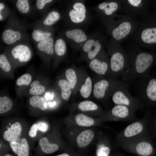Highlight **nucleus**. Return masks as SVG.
<instances>
[{"instance_id":"nucleus-1","label":"nucleus","mask_w":156,"mask_h":156,"mask_svg":"<svg viewBox=\"0 0 156 156\" xmlns=\"http://www.w3.org/2000/svg\"><path fill=\"white\" fill-rule=\"evenodd\" d=\"M127 57L126 68L121 75L122 81L128 84L135 80L148 77L152 67L156 64V56L133 43L125 50Z\"/></svg>"},{"instance_id":"nucleus-3","label":"nucleus","mask_w":156,"mask_h":156,"mask_svg":"<svg viewBox=\"0 0 156 156\" xmlns=\"http://www.w3.org/2000/svg\"><path fill=\"white\" fill-rule=\"evenodd\" d=\"M28 24L12 13L5 25L1 35L3 42L7 47L23 42H29L31 38L27 31Z\"/></svg>"},{"instance_id":"nucleus-17","label":"nucleus","mask_w":156,"mask_h":156,"mask_svg":"<svg viewBox=\"0 0 156 156\" xmlns=\"http://www.w3.org/2000/svg\"><path fill=\"white\" fill-rule=\"evenodd\" d=\"M89 66L92 70L99 75L103 76L109 74L110 61L104 48L94 59L90 61Z\"/></svg>"},{"instance_id":"nucleus-10","label":"nucleus","mask_w":156,"mask_h":156,"mask_svg":"<svg viewBox=\"0 0 156 156\" xmlns=\"http://www.w3.org/2000/svg\"><path fill=\"white\" fill-rule=\"evenodd\" d=\"M4 50L14 69L26 65L31 60L33 54V49L29 42H21L7 47Z\"/></svg>"},{"instance_id":"nucleus-8","label":"nucleus","mask_w":156,"mask_h":156,"mask_svg":"<svg viewBox=\"0 0 156 156\" xmlns=\"http://www.w3.org/2000/svg\"><path fill=\"white\" fill-rule=\"evenodd\" d=\"M143 117L140 119L131 123L121 130L116 137V143L117 145L120 143L140 136L149 134V121L151 111L146 108Z\"/></svg>"},{"instance_id":"nucleus-15","label":"nucleus","mask_w":156,"mask_h":156,"mask_svg":"<svg viewBox=\"0 0 156 156\" xmlns=\"http://www.w3.org/2000/svg\"><path fill=\"white\" fill-rule=\"evenodd\" d=\"M55 35L44 41L34 43L36 52L43 62L44 67L48 68L54 55Z\"/></svg>"},{"instance_id":"nucleus-37","label":"nucleus","mask_w":156,"mask_h":156,"mask_svg":"<svg viewBox=\"0 0 156 156\" xmlns=\"http://www.w3.org/2000/svg\"><path fill=\"white\" fill-rule=\"evenodd\" d=\"M65 76L71 89H73L76 85L77 78L75 70L72 68L67 69L65 71Z\"/></svg>"},{"instance_id":"nucleus-46","label":"nucleus","mask_w":156,"mask_h":156,"mask_svg":"<svg viewBox=\"0 0 156 156\" xmlns=\"http://www.w3.org/2000/svg\"></svg>"},{"instance_id":"nucleus-43","label":"nucleus","mask_w":156,"mask_h":156,"mask_svg":"<svg viewBox=\"0 0 156 156\" xmlns=\"http://www.w3.org/2000/svg\"><path fill=\"white\" fill-rule=\"evenodd\" d=\"M38 129L43 132L46 131L48 129L47 124L45 122H40L37 123Z\"/></svg>"},{"instance_id":"nucleus-28","label":"nucleus","mask_w":156,"mask_h":156,"mask_svg":"<svg viewBox=\"0 0 156 156\" xmlns=\"http://www.w3.org/2000/svg\"><path fill=\"white\" fill-rule=\"evenodd\" d=\"M94 137V133L90 130H87L82 132L77 138L78 146L80 148L86 147L90 143Z\"/></svg>"},{"instance_id":"nucleus-4","label":"nucleus","mask_w":156,"mask_h":156,"mask_svg":"<svg viewBox=\"0 0 156 156\" xmlns=\"http://www.w3.org/2000/svg\"><path fill=\"white\" fill-rule=\"evenodd\" d=\"M62 14V19L69 28H80L87 25L91 20L84 0L69 1Z\"/></svg>"},{"instance_id":"nucleus-36","label":"nucleus","mask_w":156,"mask_h":156,"mask_svg":"<svg viewBox=\"0 0 156 156\" xmlns=\"http://www.w3.org/2000/svg\"><path fill=\"white\" fill-rule=\"evenodd\" d=\"M92 88L91 79L90 77L86 79L84 84L81 86L80 92L81 96L84 98L88 97L91 94Z\"/></svg>"},{"instance_id":"nucleus-45","label":"nucleus","mask_w":156,"mask_h":156,"mask_svg":"<svg viewBox=\"0 0 156 156\" xmlns=\"http://www.w3.org/2000/svg\"><path fill=\"white\" fill-rule=\"evenodd\" d=\"M5 156H11V155H9V154H7V155H6Z\"/></svg>"},{"instance_id":"nucleus-27","label":"nucleus","mask_w":156,"mask_h":156,"mask_svg":"<svg viewBox=\"0 0 156 156\" xmlns=\"http://www.w3.org/2000/svg\"><path fill=\"white\" fill-rule=\"evenodd\" d=\"M10 146L14 153L18 156H28L29 148L26 140L22 139L21 143L16 142H10Z\"/></svg>"},{"instance_id":"nucleus-23","label":"nucleus","mask_w":156,"mask_h":156,"mask_svg":"<svg viewBox=\"0 0 156 156\" xmlns=\"http://www.w3.org/2000/svg\"><path fill=\"white\" fill-rule=\"evenodd\" d=\"M14 70L11 62L4 50L0 55L1 76L3 78L13 80Z\"/></svg>"},{"instance_id":"nucleus-31","label":"nucleus","mask_w":156,"mask_h":156,"mask_svg":"<svg viewBox=\"0 0 156 156\" xmlns=\"http://www.w3.org/2000/svg\"><path fill=\"white\" fill-rule=\"evenodd\" d=\"M29 105L32 107L44 111L47 108V104L44 98L41 96H31L29 99Z\"/></svg>"},{"instance_id":"nucleus-12","label":"nucleus","mask_w":156,"mask_h":156,"mask_svg":"<svg viewBox=\"0 0 156 156\" xmlns=\"http://www.w3.org/2000/svg\"><path fill=\"white\" fill-rule=\"evenodd\" d=\"M117 146L134 151L141 156H150L154 151L153 142L149 134L125 141Z\"/></svg>"},{"instance_id":"nucleus-2","label":"nucleus","mask_w":156,"mask_h":156,"mask_svg":"<svg viewBox=\"0 0 156 156\" xmlns=\"http://www.w3.org/2000/svg\"><path fill=\"white\" fill-rule=\"evenodd\" d=\"M99 19L111 39L120 43L131 35L138 23V19L122 14Z\"/></svg>"},{"instance_id":"nucleus-11","label":"nucleus","mask_w":156,"mask_h":156,"mask_svg":"<svg viewBox=\"0 0 156 156\" xmlns=\"http://www.w3.org/2000/svg\"><path fill=\"white\" fill-rule=\"evenodd\" d=\"M89 34L88 38L81 50L82 59L90 61L104 48V44L107 40L106 36L100 32L95 31Z\"/></svg>"},{"instance_id":"nucleus-32","label":"nucleus","mask_w":156,"mask_h":156,"mask_svg":"<svg viewBox=\"0 0 156 156\" xmlns=\"http://www.w3.org/2000/svg\"><path fill=\"white\" fill-rule=\"evenodd\" d=\"M38 143L42 151L47 154L53 153L57 151L59 148L57 144L50 143L47 139L44 137L40 140Z\"/></svg>"},{"instance_id":"nucleus-9","label":"nucleus","mask_w":156,"mask_h":156,"mask_svg":"<svg viewBox=\"0 0 156 156\" xmlns=\"http://www.w3.org/2000/svg\"><path fill=\"white\" fill-rule=\"evenodd\" d=\"M138 20V26L130 38L133 44L140 48H148L156 43V27L149 26L146 16Z\"/></svg>"},{"instance_id":"nucleus-30","label":"nucleus","mask_w":156,"mask_h":156,"mask_svg":"<svg viewBox=\"0 0 156 156\" xmlns=\"http://www.w3.org/2000/svg\"><path fill=\"white\" fill-rule=\"evenodd\" d=\"M56 0H36L34 10L44 15L49 10L50 7Z\"/></svg>"},{"instance_id":"nucleus-21","label":"nucleus","mask_w":156,"mask_h":156,"mask_svg":"<svg viewBox=\"0 0 156 156\" xmlns=\"http://www.w3.org/2000/svg\"><path fill=\"white\" fill-rule=\"evenodd\" d=\"M33 73L28 72L19 77L15 84V91L18 97L27 95L31 84L34 79Z\"/></svg>"},{"instance_id":"nucleus-40","label":"nucleus","mask_w":156,"mask_h":156,"mask_svg":"<svg viewBox=\"0 0 156 156\" xmlns=\"http://www.w3.org/2000/svg\"><path fill=\"white\" fill-rule=\"evenodd\" d=\"M10 9L3 2H0V21L1 22L8 18L12 13Z\"/></svg>"},{"instance_id":"nucleus-5","label":"nucleus","mask_w":156,"mask_h":156,"mask_svg":"<svg viewBox=\"0 0 156 156\" xmlns=\"http://www.w3.org/2000/svg\"><path fill=\"white\" fill-rule=\"evenodd\" d=\"M133 82L135 97L142 108L153 106L156 109V71L148 77L138 79Z\"/></svg>"},{"instance_id":"nucleus-35","label":"nucleus","mask_w":156,"mask_h":156,"mask_svg":"<svg viewBox=\"0 0 156 156\" xmlns=\"http://www.w3.org/2000/svg\"><path fill=\"white\" fill-rule=\"evenodd\" d=\"M75 120L77 124L80 126H90L93 125L94 123L92 118L82 114H77L75 117Z\"/></svg>"},{"instance_id":"nucleus-29","label":"nucleus","mask_w":156,"mask_h":156,"mask_svg":"<svg viewBox=\"0 0 156 156\" xmlns=\"http://www.w3.org/2000/svg\"><path fill=\"white\" fill-rule=\"evenodd\" d=\"M15 5L18 12L24 15H29L34 10L31 1L30 0H16L15 1Z\"/></svg>"},{"instance_id":"nucleus-24","label":"nucleus","mask_w":156,"mask_h":156,"mask_svg":"<svg viewBox=\"0 0 156 156\" xmlns=\"http://www.w3.org/2000/svg\"><path fill=\"white\" fill-rule=\"evenodd\" d=\"M32 29L31 39L34 43L46 40L54 36L55 29L54 26L49 27H35Z\"/></svg>"},{"instance_id":"nucleus-6","label":"nucleus","mask_w":156,"mask_h":156,"mask_svg":"<svg viewBox=\"0 0 156 156\" xmlns=\"http://www.w3.org/2000/svg\"><path fill=\"white\" fill-rule=\"evenodd\" d=\"M104 47L110 57V70L109 75L114 79L122 74L127 64V53L120 43L112 39L106 40Z\"/></svg>"},{"instance_id":"nucleus-20","label":"nucleus","mask_w":156,"mask_h":156,"mask_svg":"<svg viewBox=\"0 0 156 156\" xmlns=\"http://www.w3.org/2000/svg\"><path fill=\"white\" fill-rule=\"evenodd\" d=\"M49 80L44 74H38L30 84L27 95L42 96L48 88Z\"/></svg>"},{"instance_id":"nucleus-14","label":"nucleus","mask_w":156,"mask_h":156,"mask_svg":"<svg viewBox=\"0 0 156 156\" xmlns=\"http://www.w3.org/2000/svg\"><path fill=\"white\" fill-rule=\"evenodd\" d=\"M71 47L75 50H81L89 37L80 28H68L62 30L59 33Z\"/></svg>"},{"instance_id":"nucleus-44","label":"nucleus","mask_w":156,"mask_h":156,"mask_svg":"<svg viewBox=\"0 0 156 156\" xmlns=\"http://www.w3.org/2000/svg\"><path fill=\"white\" fill-rule=\"evenodd\" d=\"M57 156H69V155L66 153H63L62 154L58 155Z\"/></svg>"},{"instance_id":"nucleus-39","label":"nucleus","mask_w":156,"mask_h":156,"mask_svg":"<svg viewBox=\"0 0 156 156\" xmlns=\"http://www.w3.org/2000/svg\"><path fill=\"white\" fill-rule=\"evenodd\" d=\"M149 131L151 138H156V110L153 115L151 113L149 119Z\"/></svg>"},{"instance_id":"nucleus-34","label":"nucleus","mask_w":156,"mask_h":156,"mask_svg":"<svg viewBox=\"0 0 156 156\" xmlns=\"http://www.w3.org/2000/svg\"><path fill=\"white\" fill-rule=\"evenodd\" d=\"M0 96V114L6 113L10 110L13 105V102L6 94H1Z\"/></svg>"},{"instance_id":"nucleus-38","label":"nucleus","mask_w":156,"mask_h":156,"mask_svg":"<svg viewBox=\"0 0 156 156\" xmlns=\"http://www.w3.org/2000/svg\"><path fill=\"white\" fill-rule=\"evenodd\" d=\"M78 108L82 111L96 110L98 109L97 105L90 101H86L80 102L78 105Z\"/></svg>"},{"instance_id":"nucleus-41","label":"nucleus","mask_w":156,"mask_h":156,"mask_svg":"<svg viewBox=\"0 0 156 156\" xmlns=\"http://www.w3.org/2000/svg\"><path fill=\"white\" fill-rule=\"evenodd\" d=\"M110 151V148L108 146L101 144L97 149L96 154L97 156H108Z\"/></svg>"},{"instance_id":"nucleus-22","label":"nucleus","mask_w":156,"mask_h":156,"mask_svg":"<svg viewBox=\"0 0 156 156\" xmlns=\"http://www.w3.org/2000/svg\"><path fill=\"white\" fill-rule=\"evenodd\" d=\"M66 42L64 38L59 34L54 43L53 66H57L65 56L67 50Z\"/></svg>"},{"instance_id":"nucleus-33","label":"nucleus","mask_w":156,"mask_h":156,"mask_svg":"<svg viewBox=\"0 0 156 156\" xmlns=\"http://www.w3.org/2000/svg\"><path fill=\"white\" fill-rule=\"evenodd\" d=\"M58 85L60 89L62 98L65 101H68L71 92V89L68 82L66 80L61 79L58 80Z\"/></svg>"},{"instance_id":"nucleus-25","label":"nucleus","mask_w":156,"mask_h":156,"mask_svg":"<svg viewBox=\"0 0 156 156\" xmlns=\"http://www.w3.org/2000/svg\"><path fill=\"white\" fill-rule=\"evenodd\" d=\"M112 79H101L94 84L93 95L96 99H104L110 95V89Z\"/></svg>"},{"instance_id":"nucleus-16","label":"nucleus","mask_w":156,"mask_h":156,"mask_svg":"<svg viewBox=\"0 0 156 156\" xmlns=\"http://www.w3.org/2000/svg\"><path fill=\"white\" fill-rule=\"evenodd\" d=\"M122 0H107L92 8L98 14L99 19L112 17L119 11Z\"/></svg>"},{"instance_id":"nucleus-18","label":"nucleus","mask_w":156,"mask_h":156,"mask_svg":"<svg viewBox=\"0 0 156 156\" xmlns=\"http://www.w3.org/2000/svg\"><path fill=\"white\" fill-rule=\"evenodd\" d=\"M111 118L115 121L131 123L138 120L135 112L126 106L115 105L109 113Z\"/></svg>"},{"instance_id":"nucleus-7","label":"nucleus","mask_w":156,"mask_h":156,"mask_svg":"<svg viewBox=\"0 0 156 156\" xmlns=\"http://www.w3.org/2000/svg\"><path fill=\"white\" fill-rule=\"evenodd\" d=\"M128 85L122 81L112 79L110 95L115 105L126 106L135 112L142 108L135 97L129 92Z\"/></svg>"},{"instance_id":"nucleus-42","label":"nucleus","mask_w":156,"mask_h":156,"mask_svg":"<svg viewBox=\"0 0 156 156\" xmlns=\"http://www.w3.org/2000/svg\"><path fill=\"white\" fill-rule=\"evenodd\" d=\"M38 129L37 124H33L31 127L29 132V135L31 137H35L36 134L37 130Z\"/></svg>"},{"instance_id":"nucleus-13","label":"nucleus","mask_w":156,"mask_h":156,"mask_svg":"<svg viewBox=\"0 0 156 156\" xmlns=\"http://www.w3.org/2000/svg\"><path fill=\"white\" fill-rule=\"evenodd\" d=\"M148 2L144 0H122L119 12L135 18L146 16Z\"/></svg>"},{"instance_id":"nucleus-19","label":"nucleus","mask_w":156,"mask_h":156,"mask_svg":"<svg viewBox=\"0 0 156 156\" xmlns=\"http://www.w3.org/2000/svg\"><path fill=\"white\" fill-rule=\"evenodd\" d=\"M62 19V14L56 9H50L40 19L28 24V27L32 28L35 27H49Z\"/></svg>"},{"instance_id":"nucleus-26","label":"nucleus","mask_w":156,"mask_h":156,"mask_svg":"<svg viewBox=\"0 0 156 156\" xmlns=\"http://www.w3.org/2000/svg\"><path fill=\"white\" fill-rule=\"evenodd\" d=\"M22 130L21 126L18 122L12 124L8 130L3 134V138L6 141L11 142H16L21 134Z\"/></svg>"}]
</instances>
